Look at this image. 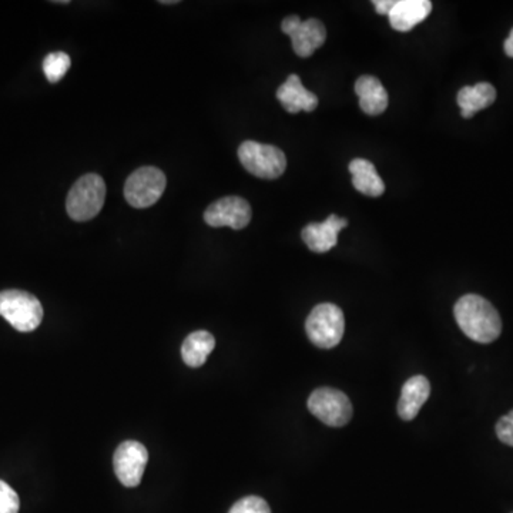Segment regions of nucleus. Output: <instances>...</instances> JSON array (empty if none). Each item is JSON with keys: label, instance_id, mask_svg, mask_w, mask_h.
Listing matches in <instances>:
<instances>
[{"label": "nucleus", "instance_id": "nucleus-8", "mask_svg": "<svg viewBox=\"0 0 513 513\" xmlns=\"http://www.w3.org/2000/svg\"><path fill=\"white\" fill-rule=\"evenodd\" d=\"M282 30L291 38L292 49L299 57L311 56L327 39L323 21L314 18L301 21L299 16H289L282 21Z\"/></svg>", "mask_w": 513, "mask_h": 513}, {"label": "nucleus", "instance_id": "nucleus-20", "mask_svg": "<svg viewBox=\"0 0 513 513\" xmlns=\"http://www.w3.org/2000/svg\"><path fill=\"white\" fill-rule=\"evenodd\" d=\"M229 513H271L268 503L258 496H247L232 505Z\"/></svg>", "mask_w": 513, "mask_h": 513}, {"label": "nucleus", "instance_id": "nucleus-14", "mask_svg": "<svg viewBox=\"0 0 513 513\" xmlns=\"http://www.w3.org/2000/svg\"><path fill=\"white\" fill-rule=\"evenodd\" d=\"M431 395V383L425 376H412L402 387L401 398L398 401V415L404 421L412 419L421 411L422 405L425 404Z\"/></svg>", "mask_w": 513, "mask_h": 513}, {"label": "nucleus", "instance_id": "nucleus-10", "mask_svg": "<svg viewBox=\"0 0 513 513\" xmlns=\"http://www.w3.org/2000/svg\"><path fill=\"white\" fill-rule=\"evenodd\" d=\"M251 217L248 201L236 196L214 201L205 213V222L211 227H231L232 230H243L250 224Z\"/></svg>", "mask_w": 513, "mask_h": 513}, {"label": "nucleus", "instance_id": "nucleus-6", "mask_svg": "<svg viewBox=\"0 0 513 513\" xmlns=\"http://www.w3.org/2000/svg\"><path fill=\"white\" fill-rule=\"evenodd\" d=\"M165 184L167 179L162 170L146 165L129 176L124 184V198L131 207H152L164 193Z\"/></svg>", "mask_w": 513, "mask_h": 513}, {"label": "nucleus", "instance_id": "nucleus-4", "mask_svg": "<svg viewBox=\"0 0 513 513\" xmlns=\"http://www.w3.org/2000/svg\"><path fill=\"white\" fill-rule=\"evenodd\" d=\"M0 315L4 316L14 330L30 332L42 323V304L29 292L6 290L0 292Z\"/></svg>", "mask_w": 513, "mask_h": 513}, {"label": "nucleus", "instance_id": "nucleus-1", "mask_svg": "<svg viewBox=\"0 0 513 513\" xmlns=\"http://www.w3.org/2000/svg\"><path fill=\"white\" fill-rule=\"evenodd\" d=\"M455 320L467 338L481 344L495 341L502 332V321L495 307L476 294L462 297L454 308Z\"/></svg>", "mask_w": 513, "mask_h": 513}, {"label": "nucleus", "instance_id": "nucleus-3", "mask_svg": "<svg viewBox=\"0 0 513 513\" xmlns=\"http://www.w3.org/2000/svg\"><path fill=\"white\" fill-rule=\"evenodd\" d=\"M309 341L323 349L337 347L344 337V313L335 304H318L306 321Z\"/></svg>", "mask_w": 513, "mask_h": 513}, {"label": "nucleus", "instance_id": "nucleus-25", "mask_svg": "<svg viewBox=\"0 0 513 513\" xmlns=\"http://www.w3.org/2000/svg\"><path fill=\"white\" fill-rule=\"evenodd\" d=\"M160 4H179V2H177V0H167V2H160Z\"/></svg>", "mask_w": 513, "mask_h": 513}, {"label": "nucleus", "instance_id": "nucleus-23", "mask_svg": "<svg viewBox=\"0 0 513 513\" xmlns=\"http://www.w3.org/2000/svg\"><path fill=\"white\" fill-rule=\"evenodd\" d=\"M394 0H378V2H374V6H375V11L380 14H385L388 16L390 12L392 11L394 7Z\"/></svg>", "mask_w": 513, "mask_h": 513}, {"label": "nucleus", "instance_id": "nucleus-16", "mask_svg": "<svg viewBox=\"0 0 513 513\" xmlns=\"http://www.w3.org/2000/svg\"><path fill=\"white\" fill-rule=\"evenodd\" d=\"M496 100V90L491 83H478L475 86H465L458 93L457 102L461 107V116L472 119L476 113L493 105Z\"/></svg>", "mask_w": 513, "mask_h": 513}, {"label": "nucleus", "instance_id": "nucleus-11", "mask_svg": "<svg viewBox=\"0 0 513 513\" xmlns=\"http://www.w3.org/2000/svg\"><path fill=\"white\" fill-rule=\"evenodd\" d=\"M349 225L345 218L331 214L324 223H311L303 230V240L314 253H327L338 243V232Z\"/></svg>", "mask_w": 513, "mask_h": 513}, {"label": "nucleus", "instance_id": "nucleus-24", "mask_svg": "<svg viewBox=\"0 0 513 513\" xmlns=\"http://www.w3.org/2000/svg\"><path fill=\"white\" fill-rule=\"evenodd\" d=\"M503 47H505V53H507L508 56L513 57V29L509 38L505 40V46Z\"/></svg>", "mask_w": 513, "mask_h": 513}, {"label": "nucleus", "instance_id": "nucleus-22", "mask_svg": "<svg viewBox=\"0 0 513 513\" xmlns=\"http://www.w3.org/2000/svg\"><path fill=\"white\" fill-rule=\"evenodd\" d=\"M496 435L503 443L513 447V409L496 424Z\"/></svg>", "mask_w": 513, "mask_h": 513}, {"label": "nucleus", "instance_id": "nucleus-18", "mask_svg": "<svg viewBox=\"0 0 513 513\" xmlns=\"http://www.w3.org/2000/svg\"><path fill=\"white\" fill-rule=\"evenodd\" d=\"M215 347V338L207 331H196L186 338L181 347V357L187 366L198 368L207 361Z\"/></svg>", "mask_w": 513, "mask_h": 513}, {"label": "nucleus", "instance_id": "nucleus-9", "mask_svg": "<svg viewBox=\"0 0 513 513\" xmlns=\"http://www.w3.org/2000/svg\"><path fill=\"white\" fill-rule=\"evenodd\" d=\"M147 462V450L138 441H124L123 443H120L113 458L117 478L127 488L140 485Z\"/></svg>", "mask_w": 513, "mask_h": 513}, {"label": "nucleus", "instance_id": "nucleus-5", "mask_svg": "<svg viewBox=\"0 0 513 513\" xmlns=\"http://www.w3.org/2000/svg\"><path fill=\"white\" fill-rule=\"evenodd\" d=\"M239 158L247 172L260 179H278L287 169V158L282 150L256 141H244L239 148Z\"/></svg>", "mask_w": 513, "mask_h": 513}, {"label": "nucleus", "instance_id": "nucleus-15", "mask_svg": "<svg viewBox=\"0 0 513 513\" xmlns=\"http://www.w3.org/2000/svg\"><path fill=\"white\" fill-rule=\"evenodd\" d=\"M356 93L359 97V107L368 116H378L388 107V93L378 79L374 76H361L356 83Z\"/></svg>", "mask_w": 513, "mask_h": 513}, {"label": "nucleus", "instance_id": "nucleus-17", "mask_svg": "<svg viewBox=\"0 0 513 513\" xmlns=\"http://www.w3.org/2000/svg\"><path fill=\"white\" fill-rule=\"evenodd\" d=\"M352 184L359 193L368 198H380L385 191V183L376 172L375 165L366 158H356L349 163Z\"/></svg>", "mask_w": 513, "mask_h": 513}, {"label": "nucleus", "instance_id": "nucleus-7", "mask_svg": "<svg viewBox=\"0 0 513 513\" xmlns=\"http://www.w3.org/2000/svg\"><path fill=\"white\" fill-rule=\"evenodd\" d=\"M308 409L325 425L340 428L351 421L352 405L349 398L334 388H318L308 398Z\"/></svg>", "mask_w": 513, "mask_h": 513}, {"label": "nucleus", "instance_id": "nucleus-13", "mask_svg": "<svg viewBox=\"0 0 513 513\" xmlns=\"http://www.w3.org/2000/svg\"><path fill=\"white\" fill-rule=\"evenodd\" d=\"M277 99L282 107L292 114L301 112H313L318 105V97L309 92L301 83L297 74H291L277 90Z\"/></svg>", "mask_w": 513, "mask_h": 513}, {"label": "nucleus", "instance_id": "nucleus-19", "mask_svg": "<svg viewBox=\"0 0 513 513\" xmlns=\"http://www.w3.org/2000/svg\"><path fill=\"white\" fill-rule=\"evenodd\" d=\"M71 56L64 52H53L43 60V71L50 83H57L71 69Z\"/></svg>", "mask_w": 513, "mask_h": 513}, {"label": "nucleus", "instance_id": "nucleus-2", "mask_svg": "<svg viewBox=\"0 0 513 513\" xmlns=\"http://www.w3.org/2000/svg\"><path fill=\"white\" fill-rule=\"evenodd\" d=\"M105 198V180L99 174H85L67 194V214L74 222H88L102 211Z\"/></svg>", "mask_w": 513, "mask_h": 513}, {"label": "nucleus", "instance_id": "nucleus-12", "mask_svg": "<svg viewBox=\"0 0 513 513\" xmlns=\"http://www.w3.org/2000/svg\"><path fill=\"white\" fill-rule=\"evenodd\" d=\"M433 12L429 0H398L388 14L391 26L398 32H409Z\"/></svg>", "mask_w": 513, "mask_h": 513}, {"label": "nucleus", "instance_id": "nucleus-21", "mask_svg": "<svg viewBox=\"0 0 513 513\" xmlns=\"http://www.w3.org/2000/svg\"><path fill=\"white\" fill-rule=\"evenodd\" d=\"M21 508L18 493L6 482L0 481V513H18Z\"/></svg>", "mask_w": 513, "mask_h": 513}]
</instances>
